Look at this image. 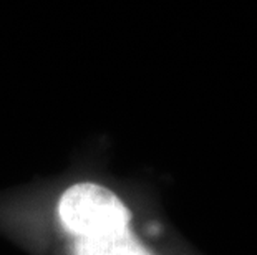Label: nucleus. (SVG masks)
Segmentation results:
<instances>
[{"label": "nucleus", "mask_w": 257, "mask_h": 255, "mask_svg": "<svg viewBox=\"0 0 257 255\" xmlns=\"http://www.w3.org/2000/svg\"><path fill=\"white\" fill-rule=\"evenodd\" d=\"M57 217L72 255H155L131 229L128 205L103 184L68 186L58 199Z\"/></svg>", "instance_id": "1"}]
</instances>
